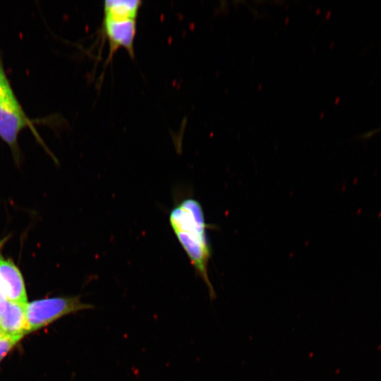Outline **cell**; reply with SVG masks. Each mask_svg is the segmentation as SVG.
Returning <instances> with one entry per match:
<instances>
[{"instance_id":"3957f363","label":"cell","mask_w":381,"mask_h":381,"mask_svg":"<svg viewBox=\"0 0 381 381\" xmlns=\"http://www.w3.org/2000/svg\"><path fill=\"white\" fill-rule=\"evenodd\" d=\"M31 120L16 97L11 86L0 93V138L11 148L13 156L18 159V138L25 128H33Z\"/></svg>"},{"instance_id":"8992f818","label":"cell","mask_w":381,"mask_h":381,"mask_svg":"<svg viewBox=\"0 0 381 381\" xmlns=\"http://www.w3.org/2000/svg\"><path fill=\"white\" fill-rule=\"evenodd\" d=\"M26 305L10 301L6 310L0 315V327L4 335L23 337L29 333Z\"/></svg>"},{"instance_id":"30bf717a","label":"cell","mask_w":381,"mask_h":381,"mask_svg":"<svg viewBox=\"0 0 381 381\" xmlns=\"http://www.w3.org/2000/svg\"><path fill=\"white\" fill-rule=\"evenodd\" d=\"M10 301L8 300L0 285V315H1L7 308Z\"/></svg>"},{"instance_id":"9c48e42d","label":"cell","mask_w":381,"mask_h":381,"mask_svg":"<svg viewBox=\"0 0 381 381\" xmlns=\"http://www.w3.org/2000/svg\"><path fill=\"white\" fill-rule=\"evenodd\" d=\"M11 83L7 78L2 59L0 56V93L11 87Z\"/></svg>"},{"instance_id":"8fae6325","label":"cell","mask_w":381,"mask_h":381,"mask_svg":"<svg viewBox=\"0 0 381 381\" xmlns=\"http://www.w3.org/2000/svg\"><path fill=\"white\" fill-rule=\"evenodd\" d=\"M380 131H381V126L379 128H376L375 130H373V131H369L368 133H365V134L363 135V137L365 138H368L369 137L373 136V135L376 134L377 133H378Z\"/></svg>"},{"instance_id":"7c38bea8","label":"cell","mask_w":381,"mask_h":381,"mask_svg":"<svg viewBox=\"0 0 381 381\" xmlns=\"http://www.w3.org/2000/svg\"><path fill=\"white\" fill-rule=\"evenodd\" d=\"M8 238H9L8 236H6L0 241V259L2 258L1 255V251L2 248H4V245L6 244V243L7 242V241L8 240Z\"/></svg>"},{"instance_id":"277c9868","label":"cell","mask_w":381,"mask_h":381,"mask_svg":"<svg viewBox=\"0 0 381 381\" xmlns=\"http://www.w3.org/2000/svg\"><path fill=\"white\" fill-rule=\"evenodd\" d=\"M102 32L109 44V57L119 48L125 49L134 55V42L136 35V19L110 20L103 18Z\"/></svg>"},{"instance_id":"6da1fadb","label":"cell","mask_w":381,"mask_h":381,"mask_svg":"<svg viewBox=\"0 0 381 381\" xmlns=\"http://www.w3.org/2000/svg\"><path fill=\"white\" fill-rule=\"evenodd\" d=\"M169 219L195 272L205 283L210 299H215V291L208 275V264L212 255L206 233L208 225L200 203L192 198L182 200L170 211Z\"/></svg>"},{"instance_id":"7a4b0ae2","label":"cell","mask_w":381,"mask_h":381,"mask_svg":"<svg viewBox=\"0 0 381 381\" xmlns=\"http://www.w3.org/2000/svg\"><path fill=\"white\" fill-rule=\"evenodd\" d=\"M92 308L94 306L83 302L80 296L53 297L28 303L26 317L29 333L66 315Z\"/></svg>"},{"instance_id":"52a82bcc","label":"cell","mask_w":381,"mask_h":381,"mask_svg":"<svg viewBox=\"0 0 381 381\" xmlns=\"http://www.w3.org/2000/svg\"><path fill=\"white\" fill-rule=\"evenodd\" d=\"M141 4L139 0H106L103 4V18L136 19Z\"/></svg>"},{"instance_id":"ba28073f","label":"cell","mask_w":381,"mask_h":381,"mask_svg":"<svg viewBox=\"0 0 381 381\" xmlns=\"http://www.w3.org/2000/svg\"><path fill=\"white\" fill-rule=\"evenodd\" d=\"M22 339L20 337L4 335L0 337V361Z\"/></svg>"},{"instance_id":"4fadbf2b","label":"cell","mask_w":381,"mask_h":381,"mask_svg":"<svg viewBox=\"0 0 381 381\" xmlns=\"http://www.w3.org/2000/svg\"><path fill=\"white\" fill-rule=\"evenodd\" d=\"M4 334L2 330H1V327H0V337H4Z\"/></svg>"},{"instance_id":"5b68a950","label":"cell","mask_w":381,"mask_h":381,"mask_svg":"<svg viewBox=\"0 0 381 381\" xmlns=\"http://www.w3.org/2000/svg\"><path fill=\"white\" fill-rule=\"evenodd\" d=\"M0 285L8 301L23 305L28 303L23 276L11 260L0 259Z\"/></svg>"}]
</instances>
